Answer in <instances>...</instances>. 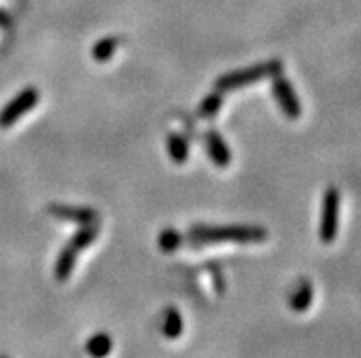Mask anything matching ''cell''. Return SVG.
<instances>
[{
  "mask_svg": "<svg viewBox=\"0 0 361 358\" xmlns=\"http://www.w3.org/2000/svg\"><path fill=\"white\" fill-rule=\"evenodd\" d=\"M75 260H78V250L73 247H64L59 252L57 260H55V267H54V276L57 281L68 280L70 274L73 271V265H75Z\"/></svg>",
  "mask_w": 361,
  "mask_h": 358,
  "instance_id": "obj_8",
  "label": "cell"
},
{
  "mask_svg": "<svg viewBox=\"0 0 361 358\" xmlns=\"http://www.w3.org/2000/svg\"><path fill=\"white\" fill-rule=\"evenodd\" d=\"M183 331V320H182V314H180L178 309L169 307L165 311V318H164V335L171 340L174 338H178L182 336Z\"/></svg>",
  "mask_w": 361,
  "mask_h": 358,
  "instance_id": "obj_12",
  "label": "cell"
},
{
  "mask_svg": "<svg viewBox=\"0 0 361 358\" xmlns=\"http://www.w3.org/2000/svg\"><path fill=\"white\" fill-rule=\"evenodd\" d=\"M182 234L178 231H174V229H165L158 236V247L164 252H174V250H178L182 247Z\"/></svg>",
  "mask_w": 361,
  "mask_h": 358,
  "instance_id": "obj_15",
  "label": "cell"
},
{
  "mask_svg": "<svg viewBox=\"0 0 361 358\" xmlns=\"http://www.w3.org/2000/svg\"><path fill=\"white\" fill-rule=\"evenodd\" d=\"M167 152L173 163L183 165L189 159V145L180 134H169L167 136Z\"/></svg>",
  "mask_w": 361,
  "mask_h": 358,
  "instance_id": "obj_9",
  "label": "cell"
},
{
  "mask_svg": "<svg viewBox=\"0 0 361 358\" xmlns=\"http://www.w3.org/2000/svg\"><path fill=\"white\" fill-rule=\"evenodd\" d=\"M339 207H341V196H339L338 188L330 186L323 196L319 219V240L326 245L332 243L338 236Z\"/></svg>",
  "mask_w": 361,
  "mask_h": 358,
  "instance_id": "obj_3",
  "label": "cell"
},
{
  "mask_svg": "<svg viewBox=\"0 0 361 358\" xmlns=\"http://www.w3.org/2000/svg\"><path fill=\"white\" fill-rule=\"evenodd\" d=\"M312 300H314V287H312V283L305 281V283L290 296V309L295 311V313H305V311H308V307L312 305Z\"/></svg>",
  "mask_w": 361,
  "mask_h": 358,
  "instance_id": "obj_10",
  "label": "cell"
},
{
  "mask_svg": "<svg viewBox=\"0 0 361 358\" xmlns=\"http://www.w3.org/2000/svg\"><path fill=\"white\" fill-rule=\"evenodd\" d=\"M110 350H112V340L109 335H103V333L92 336L87 344V351L92 357H105L110 353Z\"/></svg>",
  "mask_w": 361,
  "mask_h": 358,
  "instance_id": "obj_16",
  "label": "cell"
},
{
  "mask_svg": "<svg viewBox=\"0 0 361 358\" xmlns=\"http://www.w3.org/2000/svg\"><path fill=\"white\" fill-rule=\"evenodd\" d=\"M222 105H224V96H222V91H213V94H209L206 99L202 101L200 106H198V117H215V115L219 114V110L222 108Z\"/></svg>",
  "mask_w": 361,
  "mask_h": 358,
  "instance_id": "obj_13",
  "label": "cell"
},
{
  "mask_svg": "<svg viewBox=\"0 0 361 358\" xmlns=\"http://www.w3.org/2000/svg\"><path fill=\"white\" fill-rule=\"evenodd\" d=\"M271 79H274L271 91H274L275 101H277V105L283 110V114L288 119H293V121L301 117V101H299L298 94H295V90H293L288 79L284 77L283 73H279V75H275Z\"/></svg>",
  "mask_w": 361,
  "mask_h": 358,
  "instance_id": "obj_5",
  "label": "cell"
},
{
  "mask_svg": "<svg viewBox=\"0 0 361 358\" xmlns=\"http://www.w3.org/2000/svg\"><path fill=\"white\" fill-rule=\"evenodd\" d=\"M50 214L57 219L79 223V225H92L99 219L97 210L88 207H70V205H51Z\"/></svg>",
  "mask_w": 361,
  "mask_h": 358,
  "instance_id": "obj_6",
  "label": "cell"
},
{
  "mask_svg": "<svg viewBox=\"0 0 361 358\" xmlns=\"http://www.w3.org/2000/svg\"><path fill=\"white\" fill-rule=\"evenodd\" d=\"M116 48H118V41H116L114 37H105V39H101V41L94 44L92 57H94L96 63H106V60L112 59Z\"/></svg>",
  "mask_w": 361,
  "mask_h": 358,
  "instance_id": "obj_14",
  "label": "cell"
},
{
  "mask_svg": "<svg viewBox=\"0 0 361 358\" xmlns=\"http://www.w3.org/2000/svg\"><path fill=\"white\" fill-rule=\"evenodd\" d=\"M189 236L198 243H261L268 231L259 225H198Z\"/></svg>",
  "mask_w": 361,
  "mask_h": 358,
  "instance_id": "obj_1",
  "label": "cell"
},
{
  "mask_svg": "<svg viewBox=\"0 0 361 358\" xmlns=\"http://www.w3.org/2000/svg\"><path fill=\"white\" fill-rule=\"evenodd\" d=\"M279 73H283V63L281 60H266V63H259L255 66H250V68L237 70V72H229L226 75H220L215 81V90L224 94V91L255 84V82L262 81V79L275 77Z\"/></svg>",
  "mask_w": 361,
  "mask_h": 358,
  "instance_id": "obj_2",
  "label": "cell"
},
{
  "mask_svg": "<svg viewBox=\"0 0 361 358\" xmlns=\"http://www.w3.org/2000/svg\"><path fill=\"white\" fill-rule=\"evenodd\" d=\"M97 234H99L97 223H92V225H82V227L79 229V231L75 232L72 238H70L68 245L79 252V250L87 249L88 245L94 243L97 238Z\"/></svg>",
  "mask_w": 361,
  "mask_h": 358,
  "instance_id": "obj_11",
  "label": "cell"
},
{
  "mask_svg": "<svg viewBox=\"0 0 361 358\" xmlns=\"http://www.w3.org/2000/svg\"><path fill=\"white\" fill-rule=\"evenodd\" d=\"M206 148L207 155L213 163L219 168H226L231 163V150H229L228 143L224 141V137L220 136L219 132H207L206 134Z\"/></svg>",
  "mask_w": 361,
  "mask_h": 358,
  "instance_id": "obj_7",
  "label": "cell"
},
{
  "mask_svg": "<svg viewBox=\"0 0 361 358\" xmlns=\"http://www.w3.org/2000/svg\"><path fill=\"white\" fill-rule=\"evenodd\" d=\"M37 103H39V90L33 87L24 88V90L9 101L8 105L4 106V110L0 112V128L13 127L18 119L24 117L30 110L35 108Z\"/></svg>",
  "mask_w": 361,
  "mask_h": 358,
  "instance_id": "obj_4",
  "label": "cell"
}]
</instances>
